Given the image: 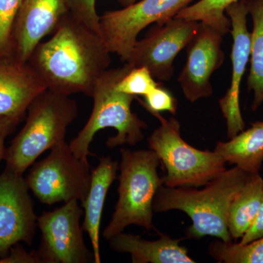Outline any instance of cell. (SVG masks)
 I'll return each instance as SVG.
<instances>
[{
    "instance_id": "1",
    "label": "cell",
    "mask_w": 263,
    "mask_h": 263,
    "mask_svg": "<svg viewBox=\"0 0 263 263\" xmlns=\"http://www.w3.org/2000/svg\"><path fill=\"white\" fill-rule=\"evenodd\" d=\"M110 53L99 33L68 13L27 63L47 89L67 96L83 93L91 97L111 63Z\"/></svg>"
},
{
    "instance_id": "2",
    "label": "cell",
    "mask_w": 263,
    "mask_h": 263,
    "mask_svg": "<svg viewBox=\"0 0 263 263\" xmlns=\"http://www.w3.org/2000/svg\"><path fill=\"white\" fill-rule=\"evenodd\" d=\"M249 176L235 166L227 169L202 190L171 188L162 185L154 199V212L179 210L186 213L192 221L191 226L186 230L189 238L200 239L212 236L230 241L232 240L228 228L230 205Z\"/></svg>"
},
{
    "instance_id": "3",
    "label": "cell",
    "mask_w": 263,
    "mask_h": 263,
    "mask_svg": "<svg viewBox=\"0 0 263 263\" xmlns=\"http://www.w3.org/2000/svg\"><path fill=\"white\" fill-rule=\"evenodd\" d=\"M126 62L123 67L108 69L95 85L91 98L94 100L89 120L76 138L69 143L76 157L88 162L91 141L98 132L111 127L117 132L106 142L109 148L128 144L136 146L144 139L143 130L148 127L144 121L132 111L131 105L137 97L121 92L116 85L133 68Z\"/></svg>"
},
{
    "instance_id": "4",
    "label": "cell",
    "mask_w": 263,
    "mask_h": 263,
    "mask_svg": "<svg viewBox=\"0 0 263 263\" xmlns=\"http://www.w3.org/2000/svg\"><path fill=\"white\" fill-rule=\"evenodd\" d=\"M27 113L25 124L5 153V168L18 175L46 151L65 141L67 127L79 110L70 96L46 89L32 100Z\"/></svg>"
},
{
    "instance_id": "5",
    "label": "cell",
    "mask_w": 263,
    "mask_h": 263,
    "mask_svg": "<svg viewBox=\"0 0 263 263\" xmlns=\"http://www.w3.org/2000/svg\"><path fill=\"white\" fill-rule=\"evenodd\" d=\"M119 164V199L110 222L103 231L105 239H111L130 226L147 230L155 229L153 202L163 185L158 174L160 160L152 150L122 148Z\"/></svg>"
},
{
    "instance_id": "6",
    "label": "cell",
    "mask_w": 263,
    "mask_h": 263,
    "mask_svg": "<svg viewBox=\"0 0 263 263\" xmlns=\"http://www.w3.org/2000/svg\"><path fill=\"white\" fill-rule=\"evenodd\" d=\"M152 115L160 121V126L148 137V146L166 170L164 186L200 187L226 171V162L214 151L197 149L183 139L176 118L165 119L160 113Z\"/></svg>"
},
{
    "instance_id": "7",
    "label": "cell",
    "mask_w": 263,
    "mask_h": 263,
    "mask_svg": "<svg viewBox=\"0 0 263 263\" xmlns=\"http://www.w3.org/2000/svg\"><path fill=\"white\" fill-rule=\"evenodd\" d=\"M91 174L89 162L76 157L64 141L51 148L46 158L33 164L26 181L43 203L82 202L89 191Z\"/></svg>"
},
{
    "instance_id": "8",
    "label": "cell",
    "mask_w": 263,
    "mask_h": 263,
    "mask_svg": "<svg viewBox=\"0 0 263 263\" xmlns=\"http://www.w3.org/2000/svg\"><path fill=\"white\" fill-rule=\"evenodd\" d=\"M194 0H141L100 16V35L110 53L127 62L138 34L150 24L159 25L174 18Z\"/></svg>"
},
{
    "instance_id": "9",
    "label": "cell",
    "mask_w": 263,
    "mask_h": 263,
    "mask_svg": "<svg viewBox=\"0 0 263 263\" xmlns=\"http://www.w3.org/2000/svg\"><path fill=\"white\" fill-rule=\"evenodd\" d=\"M79 200L65 202L53 212L43 213L37 218L42 233L37 250L41 263H86L94 262L83 237L81 216L84 214Z\"/></svg>"
},
{
    "instance_id": "10",
    "label": "cell",
    "mask_w": 263,
    "mask_h": 263,
    "mask_svg": "<svg viewBox=\"0 0 263 263\" xmlns=\"http://www.w3.org/2000/svg\"><path fill=\"white\" fill-rule=\"evenodd\" d=\"M198 25V22L176 17L162 25L156 24L137 41L126 62L146 67L157 80L169 81L174 75L175 59L193 39Z\"/></svg>"
},
{
    "instance_id": "11",
    "label": "cell",
    "mask_w": 263,
    "mask_h": 263,
    "mask_svg": "<svg viewBox=\"0 0 263 263\" xmlns=\"http://www.w3.org/2000/svg\"><path fill=\"white\" fill-rule=\"evenodd\" d=\"M23 175L0 173V259L20 242L32 243L37 216Z\"/></svg>"
},
{
    "instance_id": "12",
    "label": "cell",
    "mask_w": 263,
    "mask_h": 263,
    "mask_svg": "<svg viewBox=\"0 0 263 263\" xmlns=\"http://www.w3.org/2000/svg\"><path fill=\"white\" fill-rule=\"evenodd\" d=\"M223 36L207 24L199 22L198 28L186 48V61L179 76L180 86L190 103L213 95L211 78L222 65Z\"/></svg>"
},
{
    "instance_id": "13",
    "label": "cell",
    "mask_w": 263,
    "mask_h": 263,
    "mask_svg": "<svg viewBox=\"0 0 263 263\" xmlns=\"http://www.w3.org/2000/svg\"><path fill=\"white\" fill-rule=\"evenodd\" d=\"M231 22L232 79L226 94L219 100L221 113L226 120L227 136L229 139L245 129L240 108V88L251 53V33L247 28V0H239L226 10Z\"/></svg>"
},
{
    "instance_id": "14",
    "label": "cell",
    "mask_w": 263,
    "mask_h": 263,
    "mask_svg": "<svg viewBox=\"0 0 263 263\" xmlns=\"http://www.w3.org/2000/svg\"><path fill=\"white\" fill-rule=\"evenodd\" d=\"M69 13L65 0H21L14 27L15 60L28 62L41 41Z\"/></svg>"
},
{
    "instance_id": "15",
    "label": "cell",
    "mask_w": 263,
    "mask_h": 263,
    "mask_svg": "<svg viewBox=\"0 0 263 263\" xmlns=\"http://www.w3.org/2000/svg\"><path fill=\"white\" fill-rule=\"evenodd\" d=\"M46 89L28 63L15 60L0 62V117L24 119L32 100Z\"/></svg>"
},
{
    "instance_id": "16",
    "label": "cell",
    "mask_w": 263,
    "mask_h": 263,
    "mask_svg": "<svg viewBox=\"0 0 263 263\" xmlns=\"http://www.w3.org/2000/svg\"><path fill=\"white\" fill-rule=\"evenodd\" d=\"M119 170V164L111 157H102L98 166L91 174L89 191L81 206L84 209V219L83 231L89 235L92 247L94 262H101L100 249V230L105 198L109 188Z\"/></svg>"
},
{
    "instance_id": "17",
    "label": "cell",
    "mask_w": 263,
    "mask_h": 263,
    "mask_svg": "<svg viewBox=\"0 0 263 263\" xmlns=\"http://www.w3.org/2000/svg\"><path fill=\"white\" fill-rule=\"evenodd\" d=\"M182 240L162 235L158 240H148L122 232L109 241L110 248L116 252L130 254L133 263L195 262L186 247L180 245Z\"/></svg>"
},
{
    "instance_id": "18",
    "label": "cell",
    "mask_w": 263,
    "mask_h": 263,
    "mask_svg": "<svg viewBox=\"0 0 263 263\" xmlns=\"http://www.w3.org/2000/svg\"><path fill=\"white\" fill-rule=\"evenodd\" d=\"M214 152L226 163L249 175L259 174L263 163V122H256L228 142H219Z\"/></svg>"
},
{
    "instance_id": "19",
    "label": "cell",
    "mask_w": 263,
    "mask_h": 263,
    "mask_svg": "<svg viewBox=\"0 0 263 263\" xmlns=\"http://www.w3.org/2000/svg\"><path fill=\"white\" fill-rule=\"evenodd\" d=\"M262 191L263 179L260 174L249 175L230 205L228 228L232 239L241 238L253 224L260 205Z\"/></svg>"
},
{
    "instance_id": "20",
    "label": "cell",
    "mask_w": 263,
    "mask_h": 263,
    "mask_svg": "<svg viewBox=\"0 0 263 263\" xmlns=\"http://www.w3.org/2000/svg\"><path fill=\"white\" fill-rule=\"evenodd\" d=\"M253 28L251 33V67L248 89L253 92L251 108L255 111L263 104V0H247Z\"/></svg>"
},
{
    "instance_id": "21",
    "label": "cell",
    "mask_w": 263,
    "mask_h": 263,
    "mask_svg": "<svg viewBox=\"0 0 263 263\" xmlns=\"http://www.w3.org/2000/svg\"><path fill=\"white\" fill-rule=\"evenodd\" d=\"M238 1L239 0H200L185 7L175 17L207 24L224 36L231 29V22L226 10Z\"/></svg>"
},
{
    "instance_id": "22",
    "label": "cell",
    "mask_w": 263,
    "mask_h": 263,
    "mask_svg": "<svg viewBox=\"0 0 263 263\" xmlns=\"http://www.w3.org/2000/svg\"><path fill=\"white\" fill-rule=\"evenodd\" d=\"M21 0H0V62L15 60L14 27Z\"/></svg>"
},
{
    "instance_id": "23",
    "label": "cell",
    "mask_w": 263,
    "mask_h": 263,
    "mask_svg": "<svg viewBox=\"0 0 263 263\" xmlns=\"http://www.w3.org/2000/svg\"><path fill=\"white\" fill-rule=\"evenodd\" d=\"M160 83L144 67L132 68L116 85V89L133 96H145Z\"/></svg>"
},
{
    "instance_id": "24",
    "label": "cell",
    "mask_w": 263,
    "mask_h": 263,
    "mask_svg": "<svg viewBox=\"0 0 263 263\" xmlns=\"http://www.w3.org/2000/svg\"><path fill=\"white\" fill-rule=\"evenodd\" d=\"M144 100H137L151 114L170 112L173 115L177 113V100L168 89L159 85L150 92L143 96Z\"/></svg>"
},
{
    "instance_id": "25",
    "label": "cell",
    "mask_w": 263,
    "mask_h": 263,
    "mask_svg": "<svg viewBox=\"0 0 263 263\" xmlns=\"http://www.w3.org/2000/svg\"><path fill=\"white\" fill-rule=\"evenodd\" d=\"M226 257L230 263H263V237L245 245L230 243Z\"/></svg>"
},
{
    "instance_id": "26",
    "label": "cell",
    "mask_w": 263,
    "mask_h": 263,
    "mask_svg": "<svg viewBox=\"0 0 263 263\" xmlns=\"http://www.w3.org/2000/svg\"><path fill=\"white\" fill-rule=\"evenodd\" d=\"M65 3L70 14L100 34L96 0H65Z\"/></svg>"
},
{
    "instance_id": "27",
    "label": "cell",
    "mask_w": 263,
    "mask_h": 263,
    "mask_svg": "<svg viewBox=\"0 0 263 263\" xmlns=\"http://www.w3.org/2000/svg\"><path fill=\"white\" fill-rule=\"evenodd\" d=\"M0 262L41 263L37 251L28 252L17 243L12 247L8 255L0 259Z\"/></svg>"
},
{
    "instance_id": "28",
    "label": "cell",
    "mask_w": 263,
    "mask_h": 263,
    "mask_svg": "<svg viewBox=\"0 0 263 263\" xmlns=\"http://www.w3.org/2000/svg\"><path fill=\"white\" fill-rule=\"evenodd\" d=\"M23 119L8 116L0 117V161L5 160L6 148L5 142L6 138L15 130Z\"/></svg>"
},
{
    "instance_id": "29",
    "label": "cell",
    "mask_w": 263,
    "mask_h": 263,
    "mask_svg": "<svg viewBox=\"0 0 263 263\" xmlns=\"http://www.w3.org/2000/svg\"><path fill=\"white\" fill-rule=\"evenodd\" d=\"M262 237H263V191L260 205H259L258 213L256 216L255 220L248 231L240 238L239 243L245 245V243L253 241V240L258 239Z\"/></svg>"
},
{
    "instance_id": "30",
    "label": "cell",
    "mask_w": 263,
    "mask_h": 263,
    "mask_svg": "<svg viewBox=\"0 0 263 263\" xmlns=\"http://www.w3.org/2000/svg\"><path fill=\"white\" fill-rule=\"evenodd\" d=\"M117 1L122 8H125V7L134 4L138 0H117Z\"/></svg>"
}]
</instances>
